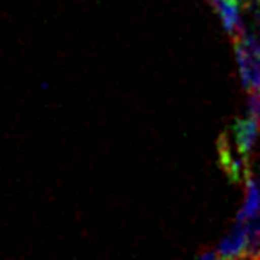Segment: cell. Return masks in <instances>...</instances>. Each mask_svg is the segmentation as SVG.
<instances>
[{"instance_id":"obj_7","label":"cell","mask_w":260,"mask_h":260,"mask_svg":"<svg viewBox=\"0 0 260 260\" xmlns=\"http://www.w3.org/2000/svg\"><path fill=\"white\" fill-rule=\"evenodd\" d=\"M196 260H219V255H217V251L209 249V251H203Z\"/></svg>"},{"instance_id":"obj_8","label":"cell","mask_w":260,"mask_h":260,"mask_svg":"<svg viewBox=\"0 0 260 260\" xmlns=\"http://www.w3.org/2000/svg\"><path fill=\"white\" fill-rule=\"evenodd\" d=\"M237 260H241V258H237ZM246 260H248V258H246Z\"/></svg>"},{"instance_id":"obj_4","label":"cell","mask_w":260,"mask_h":260,"mask_svg":"<svg viewBox=\"0 0 260 260\" xmlns=\"http://www.w3.org/2000/svg\"><path fill=\"white\" fill-rule=\"evenodd\" d=\"M223 22L224 30L234 40L244 27L241 23V2L239 0H209Z\"/></svg>"},{"instance_id":"obj_2","label":"cell","mask_w":260,"mask_h":260,"mask_svg":"<svg viewBox=\"0 0 260 260\" xmlns=\"http://www.w3.org/2000/svg\"><path fill=\"white\" fill-rule=\"evenodd\" d=\"M258 132H260V126H258V123L255 121L253 116L234 119L232 126L228 128V134H230L232 141H234L235 150L241 153V157L246 160V162H248L253 150H255L256 139H258Z\"/></svg>"},{"instance_id":"obj_1","label":"cell","mask_w":260,"mask_h":260,"mask_svg":"<svg viewBox=\"0 0 260 260\" xmlns=\"http://www.w3.org/2000/svg\"><path fill=\"white\" fill-rule=\"evenodd\" d=\"M241 82L248 93L260 91V41L251 29H242L234 38Z\"/></svg>"},{"instance_id":"obj_3","label":"cell","mask_w":260,"mask_h":260,"mask_svg":"<svg viewBox=\"0 0 260 260\" xmlns=\"http://www.w3.org/2000/svg\"><path fill=\"white\" fill-rule=\"evenodd\" d=\"M246 248H248V223H237L226 237L217 246V255L219 260H237L246 256Z\"/></svg>"},{"instance_id":"obj_5","label":"cell","mask_w":260,"mask_h":260,"mask_svg":"<svg viewBox=\"0 0 260 260\" xmlns=\"http://www.w3.org/2000/svg\"><path fill=\"white\" fill-rule=\"evenodd\" d=\"M244 182H246V198L241 210H239L237 217H235L237 223H248L249 219H253V217H256L260 214V185L255 182L251 171L246 175Z\"/></svg>"},{"instance_id":"obj_6","label":"cell","mask_w":260,"mask_h":260,"mask_svg":"<svg viewBox=\"0 0 260 260\" xmlns=\"http://www.w3.org/2000/svg\"><path fill=\"white\" fill-rule=\"evenodd\" d=\"M249 112L260 126V91L249 93Z\"/></svg>"}]
</instances>
